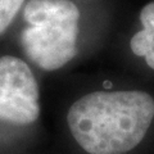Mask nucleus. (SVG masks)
Segmentation results:
<instances>
[{"instance_id": "1", "label": "nucleus", "mask_w": 154, "mask_h": 154, "mask_svg": "<svg viewBox=\"0 0 154 154\" xmlns=\"http://www.w3.org/2000/svg\"><path fill=\"white\" fill-rule=\"evenodd\" d=\"M153 118L154 99L144 91H96L71 105L67 123L89 154H123L141 143Z\"/></svg>"}, {"instance_id": "2", "label": "nucleus", "mask_w": 154, "mask_h": 154, "mask_svg": "<svg viewBox=\"0 0 154 154\" xmlns=\"http://www.w3.org/2000/svg\"><path fill=\"white\" fill-rule=\"evenodd\" d=\"M21 45L38 68L55 71L77 54L80 11L71 0H28Z\"/></svg>"}, {"instance_id": "3", "label": "nucleus", "mask_w": 154, "mask_h": 154, "mask_svg": "<svg viewBox=\"0 0 154 154\" xmlns=\"http://www.w3.org/2000/svg\"><path fill=\"white\" fill-rule=\"evenodd\" d=\"M38 114V86L31 68L17 57H0V121L23 126Z\"/></svg>"}, {"instance_id": "4", "label": "nucleus", "mask_w": 154, "mask_h": 154, "mask_svg": "<svg viewBox=\"0 0 154 154\" xmlns=\"http://www.w3.org/2000/svg\"><path fill=\"white\" fill-rule=\"evenodd\" d=\"M143 30L131 38V50L137 57H146L154 45V2L146 4L140 12Z\"/></svg>"}, {"instance_id": "5", "label": "nucleus", "mask_w": 154, "mask_h": 154, "mask_svg": "<svg viewBox=\"0 0 154 154\" xmlns=\"http://www.w3.org/2000/svg\"><path fill=\"white\" fill-rule=\"evenodd\" d=\"M26 0H0V35L7 31Z\"/></svg>"}, {"instance_id": "6", "label": "nucleus", "mask_w": 154, "mask_h": 154, "mask_svg": "<svg viewBox=\"0 0 154 154\" xmlns=\"http://www.w3.org/2000/svg\"><path fill=\"white\" fill-rule=\"evenodd\" d=\"M145 60H146V64L154 69V45L152 48V50L149 51V54L145 57Z\"/></svg>"}]
</instances>
